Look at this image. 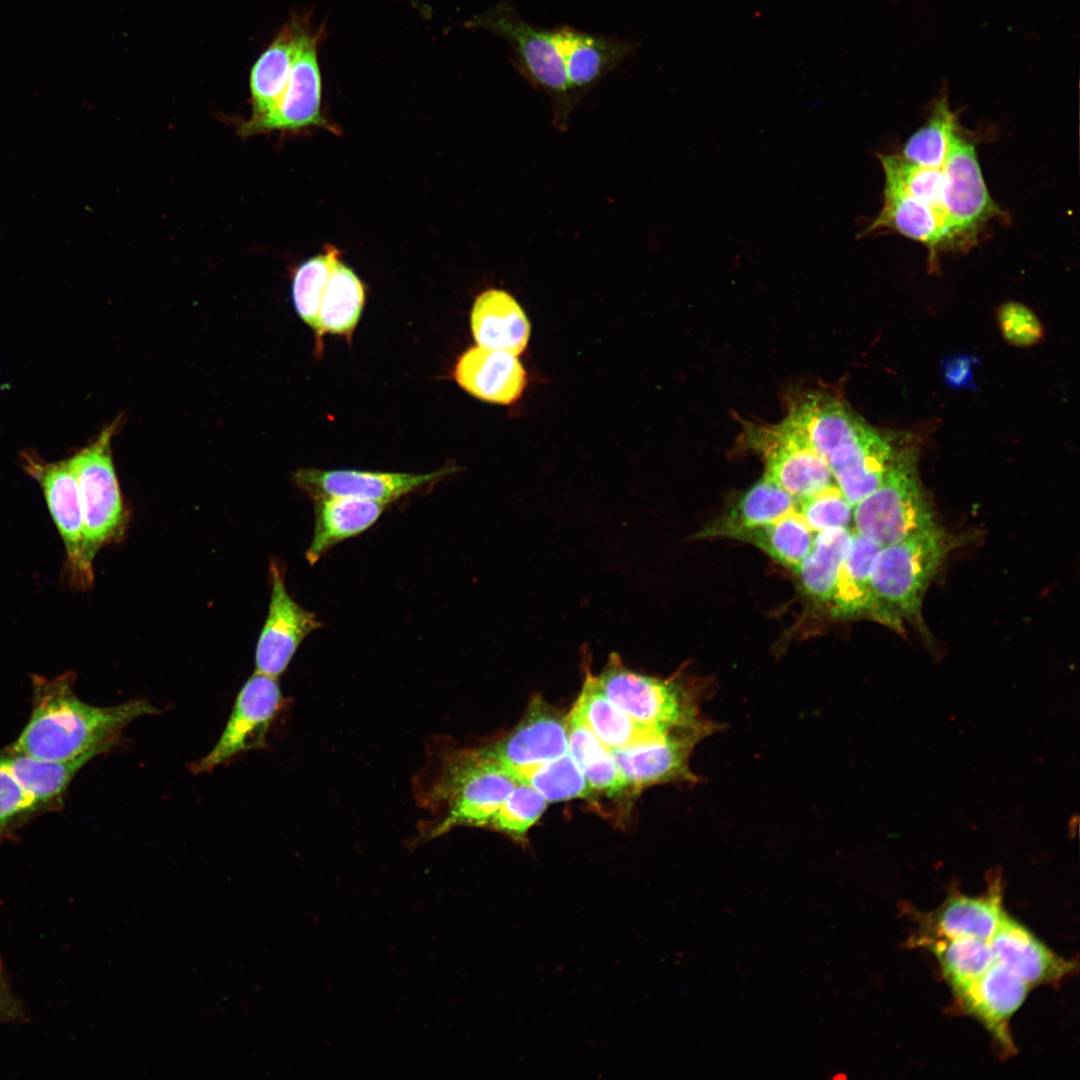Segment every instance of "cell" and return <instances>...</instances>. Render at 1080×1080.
Segmentation results:
<instances>
[{"instance_id":"obj_2","label":"cell","mask_w":1080,"mask_h":1080,"mask_svg":"<svg viewBox=\"0 0 1080 1080\" xmlns=\"http://www.w3.org/2000/svg\"><path fill=\"white\" fill-rule=\"evenodd\" d=\"M786 419L826 461L835 483L849 495L875 489L896 452L842 399L827 391L793 396Z\"/></svg>"},{"instance_id":"obj_35","label":"cell","mask_w":1080,"mask_h":1080,"mask_svg":"<svg viewBox=\"0 0 1080 1080\" xmlns=\"http://www.w3.org/2000/svg\"><path fill=\"white\" fill-rule=\"evenodd\" d=\"M957 119L946 95L935 104L928 121L905 142L900 154L919 166L941 169L956 134Z\"/></svg>"},{"instance_id":"obj_4","label":"cell","mask_w":1080,"mask_h":1080,"mask_svg":"<svg viewBox=\"0 0 1080 1080\" xmlns=\"http://www.w3.org/2000/svg\"><path fill=\"white\" fill-rule=\"evenodd\" d=\"M519 780L485 748L455 751L446 758L433 789L441 817L430 836L457 826L489 827Z\"/></svg>"},{"instance_id":"obj_28","label":"cell","mask_w":1080,"mask_h":1080,"mask_svg":"<svg viewBox=\"0 0 1080 1080\" xmlns=\"http://www.w3.org/2000/svg\"><path fill=\"white\" fill-rule=\"evenodd\" d=\"M851 538L852 531L848 528H830L816 533L810 552L793 569L808 596L820 602L831 601Z\"/></svg>"},{"instance_id":"obj_20","label":"cell","mask_w":1080,"mask_h":1080,"mask_svg":"<svg viewBox=\"0 0 1080 1080\" xmlns=\"http://www.w3.org/2000/svg\"><path fill=\"white\" fill-rule=\"evenodd\" d=\"M454 377L474 397L504 405L518 400L526 385V372L516 355L483 346L461 355Z\"/></svg>"},{"instance_id":"obj_27","label":"cell","mask_w":1080,"mask_h":1080,"mask_svg":"<svg viewBox=\"0 0 1080 1080\" xmlns=\"http://www.w3.org/2000/svg\"><path fill=\"white\" fill-rule=\"evenodd\" d=\"M1003 913L999 888L983 897H950L932 919L938 938H977L989 941L998 929Z\"/></svg>"},{"instance_id":"obj_29","label":"cell","mask_w":1080,"mask_h":1080,"mask_svg":"<svg viewBox=\"0 0 1080 1080\" xmlns=\"http://www.w3.org/2000/svg\"><path fill=\"white\" fill-rule=\"evenodd\" d=\"M566 726L568 753L591 789L609 796L623 792L628 785L611 751L600 742L573 709L566 717Z\"/></svg>"},{"instance_id":"obj_1","label":"cell","mask_w":1080,"mask_h":1080,"mask_svg":"<svg viewBox=\"0 0 1080 1080\" xmlns=\"http://www.w3.org/2000/svg\"><path fill=\"white\" fill-rule=\"evenodd\" d=\"M75 681L73 671L31 676V714L12 748L46 761L94 758L109 751L133 720L160 713L146 699L108 707L88 704L75 694Z\"/></svg>"},{"instance_id":"obj_44","label":"cell","mask_w":1080,"mask_h":1080,"mask_svg":"<svg viewBox=\"0 0 1080 1080\" xmlns=\"http://www.w3.org/2000/svg\"><path fill=\"white\" fill-rule=\"evenodd\" d=\"M971 366L967 359H956L947 368V377L953 384H962L970 377Z\"/></svg>"},{"instance_id":"obj_11","label":"cell","mask_w":1080,"mask_h":1080,"mask_svg":"<svg viewBox=\"0 0 1080 1080\" xmlns=\"http://www.w3.org/2000/svg\"><path fill=\"white\" fill-rule=\"evenodd\" d=\"M281 704L278 678L255 672L238 693L219 740L205 757L192 764V771L209 772L243 752L264 747Z\"/></svg>"},{"instance_id":"obj_37","label":"cell","mask_w":1080,"mask_h":1080,"mask_svg":"<svg viewBox=\"0 0 1080 1080\" xmlns=\"http://www.w3.org/2000/svg\"><path fill=\"white\" fill-rule=\"evenodd\" d=\"M47 812L12 768L5 748L0 749V843L14 838L24 825Z\"/></svg>"},{"instance_id":"obj_3","label":"cell","mask_w":1080,"mask_h":1080,"mask_svg":"<svg viewBox=\"0 0 1080 1080\" xmlns=\"http://www.w3.org/2000/svg\"><path fill=\"white\" fill-rule=\"evenodd\" d=\"M954 542L937 524L880 548L870 573L868 616L894 629L918 623L924 594Z\"/></svg>"},{"instance_id":"obj_14","label":"cell","mask_w":1080,"mask_h":1080,"mask_svg":"<svg viewBox=\"0 0 1080 1080\" xmlns=\"http://www.w3.org/2000/svg\"><path fill=\"white\" fill-rule=\"evenodd\" d=\"M316 47L317 38L298 25L292 67L281 97L266 115L244 122L240 128L241 135L298 129L323 122L320 116L321 77Z\"/></svg>"},{"instance_id":"obj_18","label":"cell","mask_w":1080,"mask_h":1080,"mask_svg":"<svg viewBox=\"0 0 1080 1080\" xmlns=\"http://www.w3.org/2000/svg\"><path fill=\"white\" fill-rule=\"evenodd\" d=\"M571 93L577 103L635 49L630 40L579 31L554 30Z\"/></svg>"},{"instance_id":"obj_21","label":"cell","mask_w":1080,"mask_h":1080,"mask_svg":"<svg viewBox=\"0 0 1080 1080\" xmlns=\"http://www.w3.org/2000/svg\"><path fill=\"white\" fill-rule=\"evenodd\" d=\"M996 961L1029 986L1058 981L1072 970V964L1050 951L1029 930L1004 914L989 940Z\"/></svg>"},{"instance_id":"obj_19","label":"cell","mask_w":1080,"mask_h":1080,"mask_svg":"<svg viewBox=\"0 0 1080 1080\" xmlns=\"http://www.w3.org/2000/svg\"><path fill=\"white\" fill-rule=\"evenodd\" d=\"M1029 985L999 962L975 980L954 989L960 1002L1004 1048H1010L1008 1023L1022 1005Z\"/></svg>"},{"instance_id":"obj_9","label":"cell","mask_w":1080,"mask_h":1080,"mask_svg":"<svg viewBox=\"0 0 1080 1080\" xmlns=\"http://www.w3.org/2000/svg\"><path fill=\"white\" fill-rule=\"evenodd\" d=\"M743 439L747 448L763 458L764 476L797 500L835 483L826 461L786 418L773 425L746 423Z\"/></svg>"},{"instance_id":"obj_34","label":"cell","mask_w":1080,"mask_h":1080,"mask_svg":"<svg viewBox=\"0 0 1080 1080\" xmlns=\"http://www.w3.org/2000/svg\"><path fill=\"white\" fill-rule=\"evenodd\" d=\"M953 990L988 970L996 958L990 942L977 938H938L927 941Z\"/></svg>"},{"instance_id":"obj_22","label":"cell","mask_w":1080,"mask_h":1080,"mask_svg":"<svg viewBox=\"0 0 1080 1080\" xmlns=\"http://www.w3.org/2000/svg\"><path fill=\"white\" fill-rule=\"evenodd\" d=\"M589 664L584 661L583 686L572 709L604 746L609 750L621 749L658 739L669 732L642 725L621 710L600 688Z\"/></svg>"},{"instance_id":"obj_16","label":"cell","mask_w":1080,"mask_h":1080,"mask_svg":"<svg viewBox=\"0 0 1080 1080\" xmlns=\"http://www.w3.org/2000/svg\"><path fill=\"white\" fill-rule=\"evenodd\" d=\"M444 468L432 473H388L354 469H300L294 473L296 485L312 499L348 497L387 505L453 472Z\"/></svg>"},{"instance_id":"obj_42","label":"cell","mask_w":1080,"mask_h":1080,"mask_svg":"<svg viewBox=\"0 0 1080 1080\" xmlns=\"http://www.w3.org/2000/svg\"><path fill=\"white\" fill-rule=\"evenodd\" d=\"M1000 331L1005 340L1015 346L1028 347L1040 342L1043 327L1037 316L1027 306L1008 302L997 312Z\"/></svg>"},{"instance_id":"obj_43","label":"cell","mask_w":1080,"mask_h":1080,"mask_svg":"<svg viewBox=\"0 0 1080 1080\" xmlns=\"http://www.w3.org/2000/svg\"><path fill=\"white\" fill-rule=\"evenodd\" d=\"M25 1016L21 1002L10 989L6 972L0 960V1024L23 1022Z\"/></svg>"},{"instance_id":"obj_12","label":"cell","mask_w":1080,"mask_h":1080,"mask_svg":"<svg viewBox=\"0 0 1080 1080\" xmlns=\"http://www.w3.org/2000/svg\"><path fill=\"white\" fill-rule=\"evenodd\" d=\"M719 728V724L705 719L696 725L675 728L658 739L610 751L628 787L696 783L698 777L690 770V756L699 742Z\"/></svg>"},{"instance_id":"obj_7","label":"cell","mask_w":1080,"mask_h":1080,"mask_svg":"<svg viewBox=\"0 0 1080 1080\" xmlns=\"http://www.w3.org/2000/svg\"><path fill=\"white\" fill-rule=\"evenodd\" d=\"M852 520L857 533L880 547L937 524L913 451L896 453L879 486L853 507Z\"/></svg>"},{"instance_id":"obj_32","label":"cell","mask_w":1080,"mask_h":1080,"mask_svg":"<svg viewBox=\"0 0 1080 1080\" xmlns=\"http://www.w3.org/2000/svg\"><path fill=\"white\" fill-rule=\"evenodd\" d=\"M365 300L362 282L338 260L324 289L317 319L318 343L325 333L350 336L361 316Z\"/></svg>"},{"instance_id":"obj_30","label":"cell","mask_w":1080,"mask_h":1080,"mask_svg":"<svg viewBox=\"0 0 1080 1080\" xmlns=\"http://www.w3.org/2000/svg\"><path fill=\"white\" fill-rule=\"evenodd\" d=\"M880 548L874 541L852 531L850 547L830 601L834 615L868 616L871 566Z\"/></svg>"},{"instance_id":"obj_24","label":"cell","mask_w":1080,"mask_h":1080,"mask_svg":"<svg viewBox=\"0 0 1080 1080\" xmlns=\"http://www.w3.org/2000/svg\"><path fill=\"white\" fill-rule=\"evenodd\" d=\"M315 525L305 552L310 565L316 564L331 548L373 526L383 514L385 504L348 497L313 499Z\"/></svg>"},{"instance_id":"obj_40","label":"cell","mask_w":1080,"mask_h":1080,"mask_svg":"<svg viewBox=\"0 0 1080 1080\" xmlns=\"http://www.w3.org/2000/svg\"><path fill=\"white\" fill-rule=\"evenodd\" d=\"M547 807V800L533 787L519 781L493 816L489 827L524 841L528 830Z\"/></svg>"},{"instance_id":"obj_39","label":"cell","mask_w":1080,"mask_h":1080,"mask_svg":"<svg viewBox=\"0 0 1080 1080\" xmlns=\"http://www.w3.org/2000/svg\"><path fill=\"white\" fill-rule=\"evenodd\" d=\"M339 252L334 247L302 263L294 273L292 299L299 317L314 330L317 328L321 298Z\"/></svg>"},{"instance_id":"obj_23","label":"cell","mask_w":1080,"mask_h":1080,"mask_svg":"<svg viewBox=\"0 0 1080 1080\" xmlns=\"http://www.w3.org/2000/svg\"><path fill=\"white\" fill-rule=\"evenodd\" d=\"M471 330L479 346L519 355L527 346L530 323L518 301L502 289L477 296L471 311Z\"/></svg>"},{"instance_id":"obj_6","label":"cell","mask_w":1080,"mask_h":1080,"mask_svg":"<svg viewBox=\"0 0 1080 1080\" xmlns=\"http://www.w3.org/2000/svg\"><path fill=\"white\" fill-rule=\"evenodd\" d=\"M597 682L606 696L636 722L661 731L696 725L703 693L681 677L660 679L628 669L611 653Z\"/></svg>"},{"instance_id":"obj_10","label":"cell","mask_w":1080,"mask_h":1080,"mask_svg":"<svg viewBox=\"0 0 1080 1080\" xmlns=\"http://www.w3.org/2000/svg\"><path fill=\"white\" fill-rule=\"evenodd\" d=\"M21 460L24 470L39 483L63 540L69 583L80 590L89 589L94 573L84 557L79 489L69 458L46 462L34 452L24 451Z\"/></svg>"},{"instance_id":"obj_41","label":"cell","mask_w":1080,"mask_h":1080,"mask_svg":"<svg viewBox=\"0 0 1080 1080\" xmlns=\"http://www.w3.org/2000/svg\"><path fill=\"white\" fill-rule=\"evenodd\" d=\"M797 507L814 533L830 528H847L853 518V506L836 483L813 496L798 500Z\"/></svg>"},{"instance_id":"obj_38","label":"cell","mask_w":1080,"mask_h":1080,"mask_svg":"<svg viewBox=\"0 0 1080 1080\" xmlns=\"http://www.w3.org/2000/svg\"><path fill=\"white\" fill-rule=\"evenodd\" d=\"M878 158L885 174V186L897 189L932 206L946 225L942 205L941 169L919 166L906 160L900 154H879Z\"/></svg>"},{"instance_id":"obj_8","label":"cell","mask_w":1080,"mask_h":1080,"mask_svg":"<svg viewBox=\"0 0 1080 1080\" xmlns=\"http://www.w3.org/2000/svg\"><path fill=\"white\" fill-rule=\"evenodd\" d=\"M118 426L116 419L103 428L95 441L69 458L79 489L84 557L90 567L97 552L118 542L127 526L128 515L111 454Z\"/></svg>"},{"instance_id":"obj_13","label":"cell","mask_w":1080,"mask_h":1080,"mask_svg":"<svg viewBox=\"0 0 1080 1080\" xmlns=\"http://www.w3.org/2000/svg\"><path fill=\"white\" fill-rule=\"evenodd\" d=\"M941 170L942 205L950 242L973 238L1001 211L989 195L974 146L957 132Z\"/></svg>"},{"instance_id":"obj_33","label":"cell","mask_w":1080,"mask_h":1080,"mask_svg":"<svg viewBox=\"0 0 1080 1080\" xmlns=\"http://www.w3.org/2000/svg\"><path fill=\"white\" fill-rule=\"evenodd\" d=\"M730 538L755 545L775 561L795 569L810 552L814 532L796 509L775 522L737 532Z\"/></svg>"},{"instance_id":"obj_25","label":"cell","mask_w":1080,"mask_h":1080,"mask_svg":"<svg viewBox=\"0 0 1080 1080\" xmlns=\"http://www.w3.org/2000/svg\"><path fill=\"white\" fill-rule=\"evenodd\" d=\"M798 500L778 484L763 476L719 520L702 530L701 537H731L733 534L777 521L797 509Z\"/></svg>"},{"instance_id":"obj_15","label":"cell","mask_w":1080,"mask_h":1080,"mask_svg":"<svg viewBox=\"0 0 1080 1080\" xmlns=\"http://www.w3.org/2000/svg\"><path fill=\"white\" fill-rule=\"evenodd\" d=\"M269 612L255 652V672L278 678L287 669L302 641L322 626L317 616L288 594L283 569L270 565Z\"/></svg>"},{"instance_id":"obj_26","label":"cell","mask_w":1080,"mask_h":1080,"mask_svg":"<svg viewBox=\"0 0 1080 1080\" xmlns=\"http://www.w3.org/2000/svg\"><path fill=\"white\" fill-rule=\"evenodd\" d=\"M882 229H890L919 241L930 250L941 243L950 242L945 222L932 206L887 186L882 209L863 234Z\"/></svg>"},{"instance_id":"obj_36","label":"cell","mask_w":1080,"mask_h":1080,"mask_svg":"<svg viewBox=\"0 0 1080 1080\" xmlns=\"http://www.w3.org/2000/svg\"><path fill=\"white\" fill-rule=\"evenodd\" d=\"M514 775L537 790L547 802L589 798L594 793L568 752L555 760L517 771Z\"/></svg>"},{"instance_id":"obj_5","label":"cell","mask_w":1080,"mask_h":1080,"mask_svg":"<svg viewBox=\"0 0 1080 1080\" xmlns=\"http://www.w3.org/2000/svg\"><path fill=\"white\" fill-rule=\"evenodd\" d=\"M472 24L491 31L509 44L513 65L529 84L549 97L554 126L560 131L566 130L578 103L568 84L554 30L528 23L509 0L501 1L476 17Z\"/></svg>"},{"instance_id":"obj_31","label":"cell","mask_w":1080,"mask_h":1080,"mask_svg":"<svg viewBox=\"0 0 1080 1080\" xmlns=\"http://www.w3.org/2000/svg\"><path fill=\"white\" fill-rule=\"evenodd\" d=\"M297 30V24L285 26L255 63L250 77L252 115L249 120L266 115L281 97L292 67Z\"/></svg>"},{"instance_id":"obj_17","label":"cell","mask_w":1080,"mask_h":1080,"mask_svg":"<svg viewBox=\"0 0 1080 1080\" xmlns=\"http://www.w3.org/2000/svg\"><path fill=\"white\" fill-rule=\"evenodd\" d=\"M485 750L513 774L568 752L566 717L535 696L514 729Z\"/></svg>"}]
</instances>
